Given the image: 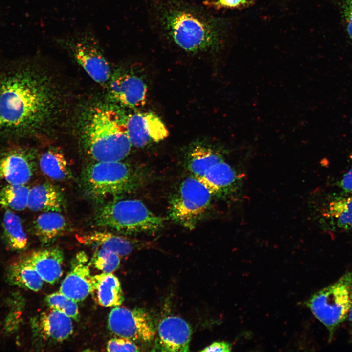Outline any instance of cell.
<instances>
[{"label":"cell","instance_id":"obj_1","mask_svg":"<svg viewBox=\"0 0 352 352\" xmlns=\"http://www.w3.org/2000/svg\"><path fill=\"white\" fill-rule=\"evenodd\" d=\"M150 28L157 41L192 56L214 55L224 45V21L187 0H143Z\"/></svg>","mask_w":352,"mask_h":352},{"label":"cell","instance_id":"obj_28","mask_svg":"<svg viewBox=\"0 0 352 352\" xmlns=\"http://www.w3.org/2000/svg\"><path fill=\"white\" fill-rule=\"evenodd\" d=\"M46 302L50 308L60 311L71 319L78 321L80 313L77 302L60 291L48 295Z\"/></svg>","mask_w":352,"mask_h":352},{"label":"cell","instance_id":"obj_22","mask_svg":"<svg viewBox=\"0 0 352 352\" xmlns=\"http://www.w3.org/2000/svg\"><path fill=\"white\" fill-rule=\"evenodd\" d=\"M322 217L334 229L352 231V194L331 198L324 208Z\"/></svg>","mask_w":352,"mask_h":352},{"label":"cell","instance_id":"obj_3","mask_svg":"<svg viewBox=\"0 0 352 352\" xmlns=\"http://www.w3.org/2000/svg\"><path fill=\"white\" fill-rule=\"evenodd\" d=\"M82 137L85 152L96 162L121 161L129 155L132 146L126 119L106 107L89 111L83 124Z\"/></svg>","mask_w":352,"mask_h":352},{"label":"cell","instance_id":"obj_24","mask_svg":"<svg viewBox=\"0 0 352 352\" xmlns=\"http://www.w3.org/2000/svg\"><path fill=\"white\" fill-rule=\"evenodd\" d=\"M39 164L42 172L54 180L66 181L72 177L68 162L59 148H50L44 152L40 158Z\"/></svg>","mask_w":352,"mask_h":352},{"label":"cell","instance_id":"obj_27","mask_svg":"<svg viewBox=\"0 0 352 352\" xmlns=\"http://www.w3.org/2000/svg\"><path fill=\"white\" fill-rule=\"evenodd\" d=\"M30 188L25 184H8L0 189V205L15 211H22L28 205Z\"/></svg>","mask_w":352,"mask_h":352},{"label":"cell","instance_id":"obj_23","mask_svg":"<svg viewBox=\"0 0 352 352\" xmlns=\"http://www.w3.org/2000/svg\"><path fill=\"white\" fill-rule=\"evenodd\" d=\"M67 227L64 216L56 211L44 212L33 223L35 235L43 244L54 241L66 230Z\"/></svg>","mask_w":352,"mask_h":352},{"label":"cell","instance_id":"obj_32","mask_svg":"<svg viewBox=\"0 0 352 352\" xmlns=\"http://www.w3.org/2000/svg\"><path fill=\"white\" fill-rule=\"evenodd\" d=\"M339 5L346 33L352 44V0H339Z\"/></svg>","mask_w":352,"mask_h":352},{"label":"cell","instance_id":"obj_13","mask_svg":"<svg viewBox=\"0 0 352 352\" xmlns=\"http://www.w3.org/2000/svg\"><path fill=\"white\" fill-rule=\"evenodd\" d=\"M90 264L84 252L77 254L72 262L70 270L61 284L59 291L77 302L87 298L91 292Z\"/></svg>","mask_w":352,"mask_h":352},{"label":"cell","instance_id":"obj_12","mask_svg":"<svg viewBox=\"0 0 352 352\" xmlns=\"http://www.w3.org/2000/svg\"><path fill=\"white\" fill-rule=\"evenodd\" d=\"M191 334V327L184 319L176 316H166L158 324L154 351L187 352Z\"/></svg>","mask_w":352,"mask_h":352},{"label":"cell","instance_id":"obj_9","mask_svg":"<svg viewBox=\"0 0 352 352\" xmlns=\"http://www.w3.org/2000/svg\"><path fill=\"white\" fill-rule=\"evenodd\" d=\"M110 331L117 337L130 339L134 342L148 343L155 335L154 321L145 309H131L116 306L110 311L108 319Z\"/></svg>","mask_w":352,"mask_h":352},{"label":"cell","instance_id":"obj_10","mask_svg":"<svg viewBox=\"0 0 352 352\" xmlns=\"http://www.w3.org/2000/svg\"><path fill=\"white\" fill-rule=\"evenodd\" d=\"M36 169V155L31 149L14 147L0 152V180L7 184H26Z\"/></svg>","mask_w":352,"mask_h":352},{"label":"cell","instance_id":"obj_31","mask_svg":"<svg viewBox=\"0 0 352 352\" xmlns=\"http://www.w3.org/2000/svg\"><path fill=\"white\" fill-rule=\"evenodd\" d=\"M108 352H138L140 350L135 343L130 339L117 337L110 339L107 343Z\"/></svg>","mask_w":352,"mask_h":352},{"label":"cell","instance_id":"obj_6","mask_svg":"<svg viewBox=\"0 0 352 352\" xmlns=\"http://www.w3.org/2000/svg\"><path fill=\"white\" fill-rule=\"evenodd\" d=\"M305 305L325 326L331 341L352 306V271L313 294Z\"/></svg>","mask_w":352,"mask_h":352},{"label":"cell","instance_id":"obj_21","mask_svg":"<svg viewBox=\"0 0 352 352\" xmlns=\"http://www.w3.org/2000/svg\"><path fill=\"white\" fill-rule=\"evenodd\" d=\"M77 239L81 243L110 250L120 256L129 255L135 246L131 240L110 231H94L79 236Z\"/></svg>","mask_w":352,"mask_h":352},{"label":"cell","instance_id":"obj_4","mask_svg":"<svg viewBox=\"0 0 352 352\" xmlns=\"http://www.w3.org/2000/svg\"><path fill=\"white\" fill-rule=\"evenodd\" d=\"M143 180L140 170L121 161H94L84 168L81 176L84 192L97 201L132 192Z\"/></svg>","mask_w":352,"mask_h":352},{"label":"cell","instance_id":"obj_33","mask_svg":"<svg viewBox=\"0 0 352 352\" xmlns=\"http://www.w3.org/2000/svg\"><path fill=\"white\" fill-rule=\"evenodd\" d=\"M339 186L346 194H352V165L342 176Z\"/></svg>","mask_w":352,"mask_h":352},{"label":"cell","instance_id":"obj_20","mask_svg":"<svg viewBox=\"0 0 352 352\" xmlns=\"http://www.w3.org/2000/svg\"><path fill=\"white\" fill-rule=\"evenodd\" d=\"M222 159L223 156L218 151L202 142L190 145L185 155L187 168L197 179H200L211 166Z\"/></svg>","mask_w":352,"mask_h":352},{"label":"cell","instance_id":"obj_35","mask_svg":"<svg viewBox=\"0 0 352 352\" xmlns=\"http://www.w3.org/2000/svg\"><path fill=\"white\" fill-rule=\"evenodd\" d=\"M347 317L349 319L350 334H351V337L352 338V307L350 308V310L349 312Z\"/></svg>","mask_w":352,"mask_h":352},{"label":"cell","instance_id":"obj_15","mask_svg":"<svg viewBox=\"0 0 352 352\" xmlns=\"http://www.w3.org/2000/svg\"><path fill=\"white\" fill-rule=\"evenodd\" d=\"M36 270L44 281L53 284L63 273L64 255L58 247L36 250L23 258Z\"/></svg>","mask_w":352,"mask_h":352},{"label":"cell","instance_id":"obj_14","mask_svg":"<svg viewBox=\"0 0 352 352\" xmlns=\"http://www.w3.org/2000/svg\"><path fill=\"white\" fill-rule=\"evenodd\" d=\"M110 92L117 102L135 108L145 104L147 86L140 77L125 73L113 78L110 84Z\"/></svg>","mask_w":352,"mask_h":352},{"label":"cell","instance_id":"obj_18","mask_svg":"<svg viewBox=\"0 0 352 352\" xmlns=\"http://www.w3.org/2000/svg\"><path fill=\"white\" fill-rule=\"evenodd\" d=\"M90 294L97 304L105 307L120 306L124 300L120 281L112 273L92 276Z\"/></svg>","mask_w":352,"mask_h":352},{"label":"cell","instance_id":"obj_11","mask_svg":"<svg viewBox=\"0 0 352 352\" xmlns=\"http://www.w3.org/2000/svg\"><path fill=\"white\" fill-rule=\"evenodd\" d=\"M126 127L132 145L136 148L163 140L168 135L164 124L153 113H135L129 115L126 118Z\"/></svg>","mask_w":352,"mask_h":352},{"label":"cell","instance_id":"obj_2","mask_svg":"<svg viewBox=\"0 0 352 352\" xmlns=\"http://www.w3.org/2000/svg\"><path fill=\"white\" fill-rule=\"evenodd\" d=\"M43 74L26 66L0 76V134H32L50 117L55 97Z\"/></svg>","mask_w":352,"mask_h":352},{"label":"cell","instance_id":"obj_34","mask_svg":"<svg viewBox=\"0 0 352 352\" xmlns=\"http://www.w3.org/2000/svg\"><path fill=\"white\" fill-rule=\"evenodd\" d=\"M231 345L224 341L214 342L210 345L207 346L201 352H227L231 350Z\"/></svg>","mask_w":352,"mask_h":352},{"label":"cell","instance_id":"obj_17","mask_svg":"<svg viewBox=\"0 0 352 352\" xmlns=\"http://www.w3.org/2000/svg\"><path fill=\"white\" fill-rule=\"evenodd\" d=\"M71 319L60 311L50 308L39 315L36 321V329L44 339L61 342L73 333Z\"/></svg>","mask_w":352,"mask_h":352},{"label":"cell","instance_id":"obj_7","mask_svg":"<svg viewBox=\"0 0 352 352\" xmlns=\"http://www.w3.org/2000/svg\"><path fill=\"white\" fill-rule=\"evenodd\" d=\"M56 43L68 51L94 81L104 84L109 80L110 64L98 38L91 30H79L59 37Z\"/></svg>","mask_w":352,"mask_h":352},{"label":"cell","instance_id":"obj_26","mask_svg":"<svg viewBox=\"0 0 352 352\" xmlns=\"http://www.w3.org/2000/svg\"><path fill=\"white\" fill-rule=\"evenodd\" d=\"M2 227L4 239L10 248L16 250L26 248L28 239L21 219L10 209L3 215Z\"/></svg>","mask_w":352,"mask_h":352},{"label":"cell","instance_id":"obj_29","mask_svg":"<svg viewBox=\"0 0 352 352\" xmlns=\"http://www.w3.org/2000/svg\"><path fill=\"white\" fill-rule=\"evenodd\" d=\"M90 263L103 273H113L120 265V256L112 251L98 248L92 257Z\"/></svg>","mask_w":352,"mask_h":352},{"label":"cell","instance_id":"obj_16","mask_svg":"<svg viewBox=\"0 0 352 352\" xmlns=\"http://www.w3.org/2000/svg\"><path fill=\"white\" fill-rule=\"evenodd\" d=\"M212 195L224 196L236 189L238 178L234 169L224 159L211 166L198 179Z\"/></svg>","mask_w":352,"mask_h":352},{"label":"cell","instance_id":"obj_5","mask_svg":"<svg viewBox=\"0 0 352 352\" xmlns=\"http://www.w3.org/2000/svg\"><path fill=\"white\" fill-rule=\"evenodd\" d=\"M94 225L116 233H153L164 226L162 218L137 199L114 198L103 204L95 213Z\"/></svg>","mask_w":352,"mask_h":352},{"label":"cell","instance_id":"obj_8","mask_svg":"<svg viewBox=\"0 0 352 352\" xmlns=\"http://www.w3.org/2000/svg\"><path fill=\"white\" fill-rule=\"evenodd\" d=\"M212 196L209 190L195 177L185 178L170 199V218L183 227L194 229L207 211Z\"/></svg>","mask_w":352,"mask_h":352},{"label":"cell","instance_id":"obj_19","mask_svg":"<svg viewBox=\"0 0 352 352\" xmlns=\"http://www.w3.org/2000/svg\"><path fill=\"white\" fill-rule=\"evenodd\" d=\"M27 207L33 211L61 212L65 207L62 192L55 185L44 182L29 190Z\"/></svg>","mask_w":352,"mask_h":352},{"label":"cell","instance_id":"obj_30","mask_svg":"<svg viewBox=\"0 0 352 352\" xmlns=\"http://www.w3.org/2000/svg\"><path fill=\"white\" fill-rule=\"evenodd\" d=\"M257 0H206L202 4L211 10L243 9L253 5Z\"/></svg>","mask_w":352,"mask_h":352},{"label":"cell","instance_id":"obj_25","mask_svg":"<svg viewBox=\"0 0 352 352\" xmlns=\"http://www.w3.org/2000/svg\"><path fill=\"white\" fill-rule=\"evenodd\" d=\"M8 274L13 284L33 291L40 290L44 282L35 268L24 258L13 264Z\"/></svg>","mask_w":352,"mask_h":352}]
</instances>
